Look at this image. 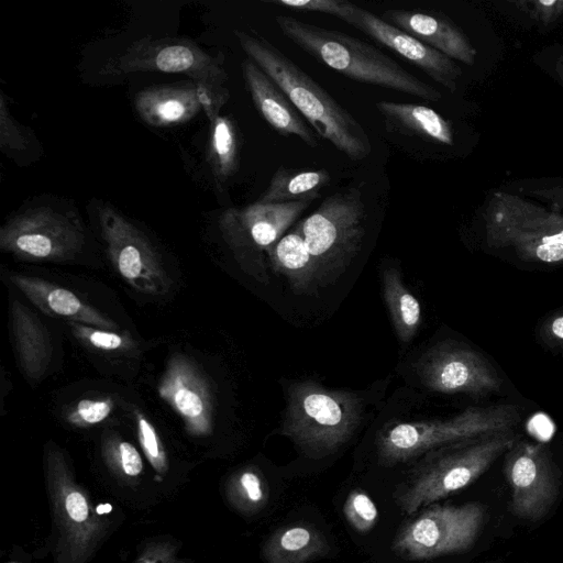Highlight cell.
Listing matches in <instances>:
<instances>
[{"mask_svg": "<svg viewBox=\"0 0 563 563\" xmlns=\"http://www.w3.org/2000/svg\"><path fill=\"white\" fill-rule=\"evenodd\" d=\"M234 33L246 56L283 89L321 137L353 161L371 154L372 144L361 123L294 60L260 34Z\"/></svg>", "mask_w": 563, "mask_h": 563, "instance_id": "obj_1", "label": "cell"}, {"mask_svg": "<svg viewBox=\"0 0 563 563\" xmlns=\"http://www.w3.org/2000/svg\"><path fill=\"white\" fill-rule=\"evenodd\" d=\"M274 21L284 36L296 46L354 81L396 90L426 101L441 99L438 89L364 41L290 15L278 14Z\"/></svg>", "mask_w": 563, "mask_h": 563, "instance_id": "obj_2", "label": "cell"}, {"mask_svg": "<svg viewBox=\"0 0 563 563\" xmlns=\"http://www.w3.org/2000/svg\"><path fill=\"white\" fill-rule=\"evenodd\" d=\"M282 434L306 455L319 459L350 440L362 419V401L353 393L327 389L313 380L288 385Z\"/></svg>", "mask_w": 563, "mask_h": 563, "instance_id": "obj_3", "label": "cell"}, {"mask_svg": "<svg viewBox=\"0 0 563 563\" xmlns=\"http://www.w3.org/2000/svg\"><path fill=\"white\" fill-rule=\"evenodd\" d=\"M44 470L55 528L56 563H87L106 533V521L54 443L46 446Z\"/></svg>", "mask_w": 563, "mask_h": 563, "instance_id": "obj_4", "label": "cell"}, {"mask_svg": "<svg viewBox=\"0 0 563 563\" xmlns=\"http://www.w3.org/2000/svg\"><path fill=\"white\" fill-rule=\"evenodd\" d=\"M520 420L519 407L499 404L468 407L446 419L399 422L379 434L378 455L387 464L404 462L463 440L514 430Z\"/></svg>", "mask_w": 563, "mask_h": 563, "instance_id": "obj_5", "label": "cell"}, {"mask_svg": "<svg viewBox=\"0 0 563 563\" xmlns=\"http://www.w3.org/2000/svg\"><path fill=\"white\" fill-rule=\"evenodd\" d=\"M518 439L514 430H508L446 445L411 478L399 498L401 509L413 514L467 487Z\"/></svg>", "mask_w": 563, "mask_h": 563, "instance_id": "obj_6", "label": "cell"}, {"mask_svg": "<svg viewBox=\"0 0 563 563\" xmlns=\"http://www.w3.org/2000/svg\"><path fill=\"white\" fill-rule=\"evenodd\" d=\"M362 191L347 187L328 196L294 227L313 260L318 282L340 274L358 252L366 221Z\"/></svg>", "mask_w": 563, "mask_h": 563, "instance_id": "obj_7", "label": "cell"}, {"mask_svg": "<svg viewBox=\"0 0 563 563\" xmlns=\"http://www.w3.org/2000/svg\"><path fill=\"white\" fill-rule=\"evenodd\" d=\"M486 241L509 247L526 262L563 263V216L517 197L497 194L486 214Z\"/></svg>", "mask_w": 563, "mask_h": 563, "instance_id": "obj_8", "label": "cell"}, {"mask_svg": "<svg viewBox=\"0 0 563 563\" xmlns=\"http://www.w3.org/2000/svg\"><path fill=\"white\" fill-rule=\"evenodd\" d=\"M316 199L230 208L220 217V230L241 266L263 280L271 250Z\"/></svg>", "mask_w": 563, "mask_h": 563, "instance_id": "obj_9", "label": "cell"}, {"mask_svg": "<svg viewBox=\"0 0 563 563\" xmlns=\"http://www.w3.org/2000/svg\"><path fill=\"white\" fill-rule=\"evenodd\" d=\"M485 517V507L479 503L433 505L401 528L393 549L407 560L432 559L467 551L477 540Z\"/></svg>", "mask_w": 563, "mask_h": 563, "instance_id": "obj_10", "label": "cell"}, {"mask_svg": "<svg viewBox=\"0 0 563 563\" xmlns=\"http://www.w3.org/2000/svg\"><path fill=\"white\" fill-rule=\"evenodd\" d=\"M135 71L181 74L218 91H229L228 74L219 57L185 38L150 37L132 43L124 52L110 58L100 74L119 76Z\"/></svg>", "mask_w": 563, "mask_h": 563, "instance_id": "obj_11", "label": "cell"}, {"mask_svg": "<svg viewBox=\"0 0 563 563\" xmlns=\"http://www.w3.org/2000/svg\"><path fill=\"white\" fill-rule=\"evenodd\" d=\"M84 244L80 221L51 207L19 212L0 229V249L25 261L70 260Z\"/></svg>", "mask_w": 563, "mask_h": 563, "instance_id": "obj_12", "label": "cell"}, {"mask_svg": "<svg viewBox=\"0 0 563 563\" xmlns=\"http://www.w3.org/2000/svg\"><path fill=\"white\" fill-rule=\"evenodd\" d=\"M97 216L107 254L117 273L139 292L168 291L170 278L147 236L108 203L99 205Z\"/></svg>", "mask_w": 563, "mask_h": 563, "instance_id": "obj_13", "label": "cell"}, {"mask_svg": "<svg viewBox=\"0 0 563 563\" xmlns=\"http://www.w3.org/2000/svg\"><path fill=\"white\" fill-rule=\"evenodd\" d=\"M504 457L511 514L528 521L541 520L554 504L560 487V475L548 449L518 439Z\"/></svg>", "mask_w": 563, "mask_h": 563, "instance_id": "obj_14", "label": "cell"}, {"mask_svg": "<svg viewBox=\"0 0 563 563\" xmlns=\"http://www.w3.org/2000/svg\"><path fill=\"white\" fill-rule=\"evenodd\" d=\"M417 369L426 387L442 394L483 397L498 393L503 386L499 373L483 354L451 341L427 351Z\"/></svg>", "mask_w": 563, "mask_h": 563, "instance_id": "obj_15", "label": "cell"}, {"mask_svg": "<svg viewBox=\"0 0 563 563\" xmlns=\"http://www.w3.org/2000/svg\"><path fill=\"white\" fill-rule=\"evenodd\" d=\"M343 21L394 51L444 88L456 89L461 68L452 58L356 4H351Z\"/></svg>", "mask_w": 563, "mask_h": 563, "instance_id": "obj_16", "label": "cell"}, {"mask_svg": "<svg viewBox=\"0 0 563 563\" xmlns=\"http://www.w3.org/2000/svg\"><path fill=\"white\" fill-rule=\"evenodd\" d=\"M158 395L183 419L189 434L207 437L212 432L213 400L210 386L187 357L175 355L168 361Z\"/></svg>", "mask_w": 563, "mask_h": 563, "instance_id": "obj_17", "label": "cell"}, {"mask_svg": "<svg viewBox=\"0 0 563 563\" xmlns=\"http://www.w3.org/2000/svg\"><path fill=\"white\" fill-rule=\"evenodd\" d=\"M375 106L389 139L408 152L421 156L423 146L453 145L450 122L430 107L394 101Z\"/></svg>", "mask_w": 563, "mask_h": 563, "instance_id": "obj_18", "label": "cell"}, {"mask_svg": "<svg viewBox=\"0 0 563 563\" xmlns=\"http://www.w3.org/2000/svg\"><path fill=\"white\" fill-rule=\"evenodd\" d=\"M245 87L261 117L280 135L299 137L310 147L319 139L283 89L251 58L241 63Z\"/></svg>", "mask_w": 563, "mask_h": 563, "instance_id": "obj_19", "label": "cell"}, {"mask_svg": "<svg viewBox=\"0 0 563 563\" xmlns=\"http://www.w3.org/2000/svg\"><path fill=\"white\" fill-rule=\"evenodd\" d=\"M382 19L452 59L467 65L475 62L476 51L466 35L444 16L413 10L388 9Z\"/></svg>", "mask_w": 563, "mask_h": 563, "instance_id": "obj_20", "label": "cell"}, {"mask_svg": "<svg viewBox=\"0 0 563 563\" xmlns=\"http://www.w3.org/2000/svg\"><path fill=\"white\" fill-rule=\"evenodd\" d=\"M9 279L35 307L48 316L63 317L67 321L81 322L100 329L117 328L112 320L66 288L21 274H11Z\"/></svg>", "mask_w": 563, "mask_h": 563, "instance_id": "obj_21", "label": "cell"}, {"mask_svg": "<svg viewBox=\"0 0 563 563\" xmlns=\"http://www.w3.org/2000/svg\"><path fill=\"white\" fill-rule=\"evenodd\" d=\"M134 108L145 123L156 128L186 123L202 109L196 82L143 89L135 95Z\"/></svg>", "mask_w": 563, "mask_h": 563, "instance_id": "obj_22", "label": "cell"}, {"mask_svg": "<svg viewBox=\"0 0 563 563\" xmlns=\"http://www.w3.org/2000/svg\"><path fill=\"white\" fill-rule=\"evenodd\" d=\"M10 316L19 364L30 379L36 380L51 363L48 333L38 317L20 300L11 301Z\"/></svg>", "mask_w": 563, "mask_h": 563, "instance_id": "obj_23", "label": "cell"}, {"mask_svg": "<svg viewBox=\"0 0 563 563\" xmlns=\"http://www.w3.org/2000/svg\"><path fill=\"white\" fill-rule=\"evenodd\" d=\"M328 551L322 533L306 523H292L277 529L263 547L267 563H308L325 555Z\"/></svg>", "mask_w": 563, "mask_h": 563, "instance_id": "obj_24", "label": "cell"}, {"mask_svg": "<svg viewBox=\"0 0 563 563\" xmlns=\"http://www.w3.org/2000/svg\"><path fill=\"white\" fill-rule=\"evenodd\" d=\"M271 267L288 279L297 292L307 291L318 282L317 269L303 238L292 228L271 250Z\"/></svg>", "mask_w": 563, "mask_h": 563, "instance_id": "obj_25", "label": "cell"}, {"mask_svg": "<svg viewBox=\"0 0 563 563\" xmlns=\"http://www.w3.org/2000/svg\"><path fill=\"white\" fill-rule=\"evenodd\" d=\"M331 175L327 169L300 170L279 166L273 174L267 188L255 201L257 203H287L319 198L322 188L329 186Z\"/></svg>", "mask_w": 563, "mask_h": 563, "instance_id": "obj_26", "label": "cell"}, {"mask_svg": "<svg viewBox=\"0 0 563 563\" xmlns=\"http://www.w3.org/2000/svg\"><path fill=\"white\" fill-rule=\"evenodd\" d=\"M382 290L398 339L408 343L421 324L419 300L402 283L398 269L391 265L382 268Z\"/></svg>", "mask_w": 563, "mask_h": 563, "instance_id": "obj_27", "label": "cell"}, {"mask_svg": "<svg viewBox=\"0 0 563 563\" xmlns=\"http://www.w3.org/2000/svg\"><path fill=\"white\" fill-rule=\"evenodd\" d=\"M210 121L208 159L218 188L224 186L239 168L240 141L234 122L224 115Z\"/></svg>", "mask_w": 563, "mask_h": 563, "instance_id": "obj_28", "label": "cell"}, {"mask_svg": "<svg viewBox=\"0 0 563 563\" xmlns=\"http://www.w3.org/2000/svg\"><path fill=\"white\" fill-rule=\"evenodd\" d=\"M225 497L236 511L250 516L267 505L269 486L260 468L247 465L234 472L227 481Z\"/></svg>", "mask_w": 563, "mask_h": 563, "instance_id": "obj_29", "label": "cell"}, {"mask_svg": "<svg viewBox=\"0 0 563 563\" xmlns=\"http://www.w3.org/2000/svg\"><path fill=\"white\" fill-rule=\"evenodd\" d=\"M101 454L109 471L121 482L133 483L143 472V461L136 448L117 435L103 438Z\"/></svg>", "mask_w": 563, "mask_h": 563, "instance_id": "obj_30", "label": "cell"}, {"mask_svg": "<svg viewBox=\"0 0 563 563\" xmlns=\"http://www.w3.org/2000/svg\"><path fill=\"white\" fill-rule=\"evenodd\" d=\"M35 144L34 135L11 115L3 93L0 100V146L8 156L25 153Z\"/></svg>", "mask_w": 563, "mask_h": 563, "instance_id": "obj_31", "label": "cell"}, {"mask_svg": "<svg viewBox=\"0 0 563 563\" xmlns=\"http://www.w3.org/2000/svg\"><path fill=\"white\" fill-rule=\"evenodd\" d=\"M136 430L145 457L158 476H165L169 468L167 453L156 429L140 411H136Z\"/></svg>", "mask_w": 563, "mask_h": 563, "instance_id": "obj_32", "label": "cell"}, {"mask_svg": "<svg viewBox=\"0 0 563 563\" xmlns=\"http://www.w3.org/2000/svg\"><path fill=\"white\" fill-rule=\"evenodd\" d=\"M343 514L351 527L360 533H366L378 520V510L374 500L362 489H353L343 505Z\"/></svg>", "mask_w": 563, "mask_h": 563, "instance_id": "obj_33", "label": "cell"}, {"mask_svg": "<svg viewBox=\"0 0 563 563\" xmlns=\"http://www.w3.org/2000/svg\"><path fill=\"white\" fill-rule=\"evenodd\" d=\"M74 335L82 343L103 351L131 349L133 341L114 330L96 328L86 323L68 321Z\"/></svg>", "mask_w": 563, "mask_h": 563, "instance_id": "obj_34", "label": "cell"}, {"mask_svg": "<svg viewBox=\"0 0 563 563\" xmlns=\"http://www.w3.org/2000/svg\"><path fill=\"white\" fill-rule=\"evenodd\" d=\"M112 410L110 399H82L68 412V421L77 427H89L107 419Z\"/></svg>", "mask_w": 563, "mask_h": 563, "instance_id": "obj_35", "label": "cell"}, {"mask_svg": "<svg viewBox=\"0 0 563 563\" xmlns=\"http://www.w3.org/2000/svg\"><path fill=\"white\" fill-rule=\"evenodd\" d=\"M267 2L297 12L325 13L342 21L349 13L352 4L351 2L341 0H271Z\"/></svg>", "mask_w": 563, "mask_h": 563, "instance_id": "obj_36", "label": "cell"}, {"mask_svg": "<svg viewBox=\"0 0 563 563\" xmlns=\"http://www.w3.org/2000/svg\"><path fill=\"white\" fill-rule=\"evenodd\" d=\"M133 563H186L178 548L169 541H153L144 545Z\"/></svg>", "mask_w": 563, "mask_h": 563, "instance_id": "obj_37", "label": "cell"}, {"mask_svg": "<svg viewBox=\"0 0 563 563\" xmlns=\"http://www.w3.org/2000/svg\"><path fill=\"white\" fill-rule=\"evenodd\" d=\"M540 336L548 346L563 349V308L545 318L540 327Z\"/></svg>", "mask_w": 563, "mask_h": 563, "instance_id": "obj_38", "label": "cell"}, {"mask_svg": "<svg viewBox=\"0 0 563 563\" xmlns=\"http://www.w3.org/2000/svg\"><path fill=\"white\" fill-rule=\"evenodd\" d=\"M536 5L534 11L538 16L543 19V21L548 22L549 20H553L556 14L563 11V1H537L532 2Z\"/></svg>", "mask_w": 563, "mask_h": 563, "instance_id": "obj_39", "label": "cell"}]
</instances>
